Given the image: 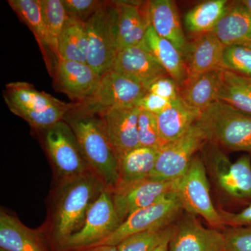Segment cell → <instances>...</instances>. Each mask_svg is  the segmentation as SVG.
I'll return each mask as SVG.
<instances>
[{"label": "cell", "mask_w": 251, "mask_h": 251, "mask_svg": "<svg viewBox=\"0 0 251 251\" xmlns=\"http://www.w3.org/2000/svg\"><path fill=\"white\" fill-rule=\"evenodd\" d=\"M105 188L92 171L59 182L54 195L49 234L54 251H59L82 228L87 211Z\"/></svg>", "instance_id": "obj_1"}, {"label": "cell", "mask_w": 251, "mask_h": 251, "mask_svg": "<svg viewBox=\"0 0 251 251\" xmlns=\"http://www.w3.org/2000/svg\"><path fill=\"white\" fill-rule=\"evenodd\" d=\"M64 120L76 137L91 171L112 191L119 183V161L98 115L69 112Z\"/></svg>", "instance_id": "obj_2"}, {"label": "cell", "mask_w": 251, "mask_h": 251, "mask_svg": "<svg viewBox=\"0 0 251 251\" xmlns=\"http://www.w3.org/2000/svg\"><path fill=\"white\" fill-rule=\"evenodd\" d=\"M4 97L14 115L38 130H45L64 120L75 106V103L63 102L50 94L36 90L34 86L25 82L6 85Z\"/></svg>", "instance_id": "obj_3"}, {"label": "cell", "mask_w": 251, "mask_h": 251, "mask_svg": "<svg viewBox=\"0 0 251 251\" xmlns=\"http://www.w3.org/2000/svg\"><path fill=\"white\" fill-rule=\"evenodd\" d=\"M200 125L208 142L234 151L251 153V115L221 100L201 112Z\"/></svg>", "instance_id": "obj_4"}, {"label": "cell", "mask_w": 251, "mask_h": 251, "mask_svg": "<svg viewBox=\"0 0 251 251\" xmlns=\"http://www.w3.org/2000/svg\"><path fill=\"white\" fill-rule=\"evenodd\" d=\"M117 18L115 1H103L85 23L89 43L87 64L100 76L111 69L119 52Z\"/></svg>", "instance_id": "obj_5"}, {"label": "cell", "mask_w": 251, "mask_h": 251, "mask_svg": "<svg viewBox=\"0 0 251 251\" xmlns=\"http://www.w3.org/2000/svg\"><path fill=\"white\" fill-rule=\"evenodd\" d=\"M174 194L188 214L201 216L215 227L224 226L211 200L205 166L199 156H195L186 173L175 180Z\"/></svg>", "instance_id": "obj_6"}, {"label": "cell", "mask_w": 251, "mask_h": 251, "mask_svg": "<svg viewBox=\"0 0 251 251\" xmlns=\"http://www.w3.org/2000/svg\"><path fill=\"white\" fill-rule=\"evenodd\" d=\"M148 88L134 79L110 69L100 78L98 88L91 98L75 106L69 112L97 115L103 109L114 106L138 107Z\"/></svg>", "instance_id": "obj_7"}, {"label": "cell", "mask_w": 251, "mask_h": 251, "mask_svg": "<svg viewBox=\"0 0 251 251\" xmlns=\"http://www.w3.org/2000/svg\"><path fill=\"white\" fill-rule=\"evenodd\" d=\"M207 142L205 131L196 122L182 136L162 147L150 178L174 181L181 177L187 171L195 154Z\"/></svg>", "instance_id": "obj_8"}, {"label": "cell", "mask_w": 251, "mask_h": 251, "mask_svg": "<svg viewBox=\"0 0 251 251\" xmlns=\"http://www.w3.org/2000/svg\"><path fill=\"white\" fill-rule=\"evenodd\" d=\"M183 210L179 200L173 193L153 205L135 211L108 237L88 248L117 246L133 234L168 227L173 225Z\"/></svg>", "instance_id": "obj_9"}, {"label": "cell", "mask_w": 251, "mask_h": 251, "mask_svg": "<svg viewBox=\"0 0 251 251\" xmlns=\"http://www.w3.org/2000/svg\"><path fill=\"white\" fill-rule=\"evenodd\" d=\"M45 130L46 149L59 182L91 171L67 122L62 120Z\"/></svg>", "instance_id": "obj_10"}, {"label": "cell", "mask_w": 251, "mask_h": 251, "mask_svg": "<svg viewBox=\"0 0 251 251\" xmlns=\"http://www.w3.org/2000/svg\"><path fill=\"white\" fill-rule=\"evenodd\" d=\"M120 224L111 192L105 188L87 211L82 228L69 238L59 251H74L90 247L108 237Z\"/></svg>", "instance_id": "obj_11"}, {"label": "cell", "mask_w": 251, "mask_h": 251, "mask_svg": "<svg viewBox=\"0 0 251 251\" xmlns=\"http://www.w3.org/2000/svg\"><path fill=\"white\" fill-rule=\"evenodd\" d=\"M175 181H159L148 178L119 182L110 192L121 224L135 211L153 205L173 194Z\"/></svg>", "instance_id": "obj_12"}, {"label": "cell", "mask_w": 251, "mask_h": 251, "mask_svg": "<svg viewBox=\"0 0 251 251\" xmlns=\"http://www.w3.org/2000/svg\"><path fill=\"white\" fill-rule=\"evenodd\" d=\"M140 112V108L137 106H114L97 114L103 122L118 161L126 153L140 147L138 132Z\"/></svg>", "instance_id": "obj_13"}, {"label": "cell", "mask_w": 251, "mask_h": 251, "mask_svg": "<svg viewBox=\"0 0 251 251\" xmlns=\"http://www.w3.org/2000/svg\"><path fill=\"white\" fill-rule=\"evenodd\" d=\"M54 86L76 103L91 98L101 76L87 63L60 59L54 64Z\"/></svg>", "instance_id": "obj_14"}, {"label": "cell", "mask_w": 251, "mask_h": 251, "mask_svg": "<svg viewBox=\"0 0 251 251\" xmlns=\"http://www.w3.org/2000/svg\"><path fill=\"white\" fill-rule=\"evenodd\" d=\"M168 251H226L224 232L206 228L187 213L175 226Z\"/></svg>", "instance_id": "obj_15"}, {"label": "cell", "mask_w": 251, "mask_h": 251, "mask_svg": "<svg viewBox=\"0 0 251 251\" xmlns=\"http://www.w3.org/2000/svg\"><path fill=\"white\" fill-rule=\"evenodd\" d=\"M111 69L134 79L148 90L154 81L169 75L144 42L119 51Z\"/></svg>", "instance_id": "obj_16"}, {"label": "cell", "mask_w": 251, "mask_h": 251, "mask_svg": "<svg viewBox=\"0 0 251 251\" xmlns=\"http://www.w3.org/2000/svg\"><path fill=\"white\" fill-rule=\"evenodd\" d=\"M213 171L220 188L236 198L251 197V158L244 155L234 163L220 151L212 153Z\"/></svg>", "instance_id": "obj_17"}, {"label": "cell", "mask_w": 251, "mask_h": 251, "mask_svg": "<svg viewBox=\"0 0 251 251\" xmlns=\"http://www.w3.org/2000/svg\"><path fill=\"white\" fill-rule=\"evenodd\" d=\"M118 11L117 41L119 51L140 45L150 27L148 1H115Z\"/></svg>", "instance_id": "obj_18"}, {"label": "cell", "mask_w": 251, "mask_h": 251, "mask_svg": "<svg viewBox=\"0 0 251 251\" xmlns=\"http://www.w3.org/2000/svg\"><path fill=\"white\" fill-rule=\"evenodd\" d=\"M0 249L7 251H55L49 238L15 216L0 212Z\"/></svg>", "instance_id": "obj_19"}, {"label": "cell", "mask_w": 251, "mask_h": 251, "mask_svg": "<svg viewBox=\"0 0 251 251\" xmlns=\"http://www.w3.org/2000/svg\"><path fill=\"white\" fill-rule=\"evenodd\" d=\"M148 7L150 25L158 36L171 41L185 59L189 43L183 30L175 1L151 0L148 1Z\"/></svg>", "instance_id": "obj_20"}, {"label": "cell", "mask_w": 251, "mask_h": 251, "mask_svg": "<svg viewBox=\"0 0 251 251\" xmlns=\"http://www.w3.org/2000/svg\"><path fill=\"white\" fill-rule=\"evenodd\" d=\"M211 33L226 47L251 46V14L244 1L231 3Z\"/></svg>", "instance_id": "obj_21"}, {"label": "cell", "mask_w": 251, "mask_h": 251, "mask_svg": "<svg viewBox=\"0 0 251 251\" xmlns=\"http://www.w3.org/2000/svg\"><path fill=\"white\" fill-rule=\"evenodd\" d=\"M226 46L213 33L197 35L189 43L185 57L188 77H194L204 73L221 69V62Z\"/></svg>", "instance_id": "obj_22"}, {"label": "cell", "mask_w": 251, "mask_h": 251, "mask_svg": "<svg viewBox=\"0 0 251 251\" xmlns=\"http://www.w3.org/2000/svg\"><path fill=\"white\" fill-rule=\"evenodd\" d=\"M224 69H219L190 77L179 87V98L190 108L202 112L218 100Z\"/></svg>", "instance_id": "obj_23"}, {"label": "cell", "mask_w": 251, "mask_h": 251, "mask_svg": "<svg viewBox=\"0 0 251 251\" xmlns=\"http://www.w3.org/2000/svg\"><path fill=\"white\" fill-rule=\"evenodd\" d=\"M144 43L178 87H181L188 77L187 67L181 52L171 41L158 36L151 26L147 30Z\"/></svg>", "instance_id": "obj_24"}, {"label": "cell", "mask_w": 251, "mask_h": 251, "mask_svg": "<svg viewBox=\"0 0 251 251\" xmlns=\"http://www.w3.org/2000/svg\"><path fill=\"white\" fill-rule=\"evenodd\" d=\"M8 3L19 18L25 23L32 31L41 52L50 74L52 69L50 41L47 27L44 19L41 0H9Z\"/></svg>", "instance_id": "obj_25"}, {"label": "cell", "mask_w": 251, "mask_h": 251, "mask_svg": "<svg viewBox=\"0 0 251 251\" xmlns=\"http://www.w3.org/2000/svg\"><path fill=\"white\" fill-rule=\"evenodd\" d=\"M201 114L180 99L173 101L169 108L156 115L163 143H171L182 136L199 120Z\"/></svg>", "instance_id": "obj_26"}, {"label": "cell", "mask_w": 251, "mask_h": 251, "mask_svg": "<svg viewBox=\"0 0 251 251\" xmlns=\"http://www.w3.org/2000/svg\"><path fill=\"white\" fill-rule=\"evenodd\" d=\"M88 46L85 23L68 16L59 39L60 59L87 63Z\"/></svg>", "instance_id": "obj_27"}, {"label": "cell", "mask_w": 251, "mask_h": 251, "mask_svg": "<svg viewBox=\"0 0 251 251\" xmlns=\"http://www.w3.org/2000/svg\"><path fill=\"white\" fill-rule=\"evenodd\" d=\"M158 151L139 147L126 153L119 161V182L150 178L156 166Z\"/></svg>", "instance_id": "obj_28"}, {"label": "cell", "mask_w": 251, "mask_h": 251, "mask_svg": "<svg viewBox=\"0 0 251 251\" xmlns=\"http://www.w3.org/2000/svg\"><path fill=\"white\" fill-rule=\"evenodd\" d=\"M226 0H211L198 4L186 14L185 26L196 35L211 32L228 7Z\"/></svg>", "instance_id": "obj_29"}, {"label": "cell", "mask_w": 251, "mask_h": 251, "mask_svg": "<svg viewBox=\"0 0 251 251\" xmlns=\"http://www.w3.org/2000/svg\"><path fill=\"white\" fill-rule=\"evenodd\" d=\"M218 100L251 115V78L224 70Z\"/></svg>", "instance_id": "obj_30"}, {"label": "cell", "mask_w": 251, "mask_h": 251, "mask_svg": "<svg viewBox=\"0 0 251 251\" xmlns=\"http://www.w3.org/2000/svg\"><path fill=\"white\" fill-rule=\"evenodd\" d=\"M54 62H58L59 42L68 18L62 0H41Z\"/></svg>", "instance_id": "obj_31"}, {"label": "cell", "mask_w": 251, "mask_h": 251, "mask_svg": "<svg viewBox=\"0 0 251 251\" xmlns=\"http://www.w3.org/2000/svg\"><path fill=\"white\" fill-rule=\"evenodd\" d=\"M175 226L150 229L133 234L117 246L118 251H155L163 243L170 240Z\"/></svg>", "instance_id": "obj_32"}, {"label": "cell", "mask_w": 251, "mask_h": 251, "mask_svg": "<svg viewBox=\"0 0 251 251\" xmlns=\"http://www.w3.org/2000/svg\"><path fill=\"white\" fill-rule=\"evenodd\" d=\"M221 69L251 78V46L236 45L225 48Z\"/></svg>", "instance_id": "obj_33"}, {"label": "cell", "mask_w": 251, "mask_h": 251, "mask_svg": "<svg viewBox=\"0 0 251 251\" xmlns=\"http://www.w3.org/2000/svg\"><path fill=\"white\" fill-rule=\"evenodd\" d=\"M138 132L140 147L159 151L165 145L158 130L156 116L151 112L140 110Z\"/></svg>", "instance_id": "obj_34"}, {"label": "cell", "mask_w": 251, "mask_h": 251, "mask_svg": "<svg viewBox=\"0 0 251 251\" xmlns=\"http://www.w3.org/2000/svg\"><path fill=\"white\" fill-rule=\"evenodd\" d=\"M68 16L86 23L103 1L98 0H62Z\"/></svg>", "instance_id": "obj_35"}, {"label": "cell", "mask_w": 251, "mask_h": 251, "mask_svg": "<svg viewBox=\"0 0 251 251\" xmlns=\"http://www.w3.org/2000/svg\"><path fill=\"white\" fill-rule=\"evenodd\" d=\"M224 234L226 251H251V226L231 227Z\"/></svg>", "instance_id": "obj_36"}, {"label": "cell", "mask_w": 251, "mask_h": 251, "mask_svg": "<svg viewBox=\"0 0 251 251\" xmlns=\"http://www.w3.org/2000/svg\"><path fill=\"white\" fill-rule=\"evenodd\" d=\"M148 92L173 102L179 98V87L171 76L158 79L148 87Z\"/></svg>", "instance_id": "obj_37"}, {"label": "cell", "mask_w": 251, "mask_h": 251, "mask_svg": "<svg viewBox=\"0 0 251 251\" xmlns=\"http://www.w3.org/2000/svg\"><path fill=\"white\" fill-rule=\"evenodd\" d=\"M173 102L162 98L156 94L148 92L138 104L140 110H145L157 115L169 108Z\"/></svg>", "instance_id": "obj_38"}, {"label": "cell", "mask_w": 251, "mask_h": 251, "mask_svg": "<svg viewBox=\"0 0 251 251\" xmlns=\"http://www.w3.org/2000/svg\"><path fill=\"white\" fill-rule=\"evenodd\" d=\"M224 225H228L232 227L251 226V204L239 212H229L219 210Z\"/></svg>", "instance_id": "obj_39"}, {"label": "cell", "mask_w": 251, "mask_h": 251, "mask_svg": "<svg viewBox=\"0 0 251 251\" xmlns=\"http://www.w3.org/2000/svg\"><path fill=\"white\" fill-rule=\"evenodd\" d=\"M74 251H118L117 246H99Z\"/></svg>", "instance_id": "obj_40"}, {"label": "cell", "mask_w": 251, "mask_h": 251, "mask_svg": "<svg viewBox=\"0 0 251 251\" xmlns=\"http://www.w3.org/2000/svg\"><path fill=\"white\" fill-rule=\"evenodd\" d=\"M169 242L170 240H168L163 243V244H161L155 251H168V244H169Z\"/></svg>", "instance_id": "obj_41"}, {"label": "cell", "mask_w": 251, "mask_h": 251, "mask_svg": "<svg viewBox=\"0 0 251 251\" xmlns=\"http://www.w3.org/2000/svg\"><path fill=\"white\" fill-rule=\"evenodd\" d=\"M244 4H246V6H247L248 9L250 11L251 14V0H244Z\"/></svg>", "instance_id": "obj_42"}, {"label": "cell", "mask_w": 251, "mask_h": 251, "mask_svg": "<svg viewBox=\"0 0 251 251\" xmlns=\"http://www.w3.org/2000/svg\"><path fill=\"white\" fill-rule=\"evenodd\" d=\"M0 251H7L4 250V249H0Z\"/></svg>", "instance_id": "obj_43"}]
</instances>
